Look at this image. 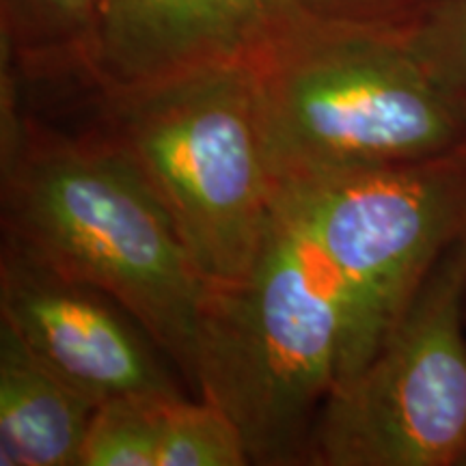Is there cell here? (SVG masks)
<instances>
[{
	"instance_id": "cell-1",
	"label": "cell",
	"mask_w": 466,
	"mask_h": 466,
	"mask_svg": "<svg viewBox=\"0 0 466 466\" xmlns=\"http://www.w3.org/2000/svg\"><path fill=\"white\" fill-rule=\"evenodd\" d=\"M5 236L119 302L197 391L208 283L167 208L108 138L22 121L0 145Z\"/></svg>"
},
{
	"instance_id": "cell-2",
	"label": "cell",
	"mask_w": 466,
	"mask_h": 466,
	"mask_svg": "<svg viewBox=\"0 0 466 466\" xmlns=\"http://www.w3.org/2000/svg\"><path fill=\"white\" fill-rule=\"evenodd\" d=\"M341 291L313 227L305 184L281 182L253 270L209 289L199 330L197 393L238 423L250 464H307L337 384Z\"/></svg>"
},
{
	"instance_id": "cell-3",
	"label": "cell",
	"mask_w": 466,
	"mask_h": 466,
	"mask_svg": "<svg viewBox=\"0 0 466 466\" xmlns=\"http://www.w3.org/2000/svg\"><path fill=\"white\" fill-rule=\"evenodd\" d=\"M248 66L279 182L466 154V100L419 56L408 28H319Z\"/></svg>"
},
{
	"instance_id": "cell-4",
	"label": "cell",
	"mask_w": 466,
	"mask_h": 466,
	"mask_svg": "<svg viewBox=\"0 0 466 466\" xmlns=\"http://www.w3.org/2000/svg\"><path fill=\"white\" fill-rule=\"evenodd\" d=\"M104 132L147 179L209 289L253 270L281 188L261 134L248 63L100 89Z\"/></svg>"
},
{
	"instance_id": "cell-5",
	"label": "cell",
	"mask_w": 466,
	"mask_h": 466,
	"mask_svg": "<svg viewBox=\"0 0 466 466\" xmlns=\"http://www.w3.org/2000/svg\"><path fill=\"white\" fill-rule=\"evenodd\" d=\"M466 453V231L376 357L324 401L307 464L460 466Z\"/></svg>"
},
{
	"instance_id": "cell-6",
	"label": "cell",
	"mask_w": 466,
	"mask_h": 466,
	"mask_svg": "<svg viewBox=\"0 0 466 466\" xmlns=\"http://www.w3.org/2000/svg\"><path fill=\"white\" fill-rule=\"evenodd\" d=\"M299 182L341 291L337 389L376 357L466 231V154Z\"/></svg>"
},
{
	"instance_id": "cell-7",
	"label": "cell",
	"mask_w": 466,
	"mask_h": 466,
	"mask_svg": "<svg viewBox=\"0 0 466 466\" xmlns=\"http://www.w3.org/2000/svg\"><path fill=\"white\" fill-rule=\"evenodd\" d=\"M428 0H102L93 85L126 89L218 63H250L296 35L408 28Z\"/></svg>"
},
{
	"instance_id": "cell-8",
	"label": "cell",
	"mask_w": 466,
	"mask_h": 466,
	"mask_svg": "<svg viewBox=\"0 0 466 466\" xmlns=\"http://www.w3.org/2000/svg\"><path fill=\"white\" fill-rule=\"evenodd\" d=\"M0 322L97 406L121 395H184L158 343L104 291L5 236Z\"/></svg>"
},
{
	"instance_id": "cell-9",
	"label": "cell",
	"mask_w": 466,
	"mask_h": 466,
	"mask_svg": "<svg viewBox=\"0 0 466 466\" xmlns=\"http://www.w3.org/2000/svg\"><path fill=\"white\" fill-rule=\"evenodd\" d=\"M96 408L0 322V464L80 466Z\"/></svg>"
},
{
	"instance_id": "cell-10",
	"label": "cell",
	"mask_w": 466,
	"mask_h": 466,
	"mask_svg": "<svg viewBox=\"0 0 466 466\" xmlns=\"http://www.w3.org/2000/svg\"><path fill=\"white\" fill-rule=\"evenodd\" d=\"M100 17L102 0H0V50L25 74L93 83Z\"/></svg>"
},
{
	"instance_id": "cell-11",
	"label": "cell",
	"mask_w": 466,
	"mask_h": 466,
	"mask_svg": "<svg viewBox=\"0 0 466 466\" xmlns=\"http://www.w3.org/2000/svg\"><path fill=\"white\" fill-rule=\"evenodd\" d=\"M247 442L229 412L217 401L175 395L162 415L158 466H244Z\"/></svg>"
},
{
	"instance_id": "cell-12",
	"label": "cell",
	"mask_w": 466,
	"mask_h": 466,
	"mask_svg": "<svg viewBox=\"0 0 466 466\" xmlns=\"http://www.w3.org/2000/svg\"><path fill=\"white\" fill-rule=\"evenodd\" d=\"M175 395H121L93 412L80 466H158L162 415Z\"/></svg>"
},
{
	"instance_id": "cell-13",
	"label": "cell",
	"mask_w": 466,
	"mask_h": 466,
	"mask_svg": "<svg viewBox=\"0 0 466 466\" xmlns=\"http://www.w3.org/2000/svg\"><path fill=\"white\" fill-rule=\"evenodd\" d=\"M419 56L466 100V0H428L408 26Z\"/></svg>"
},
{
	"instance_id": "cell-14",
	"label": "cell",
	"mask_w": 466,
	"mask_h": 466,
	"mask_svg": "<svg viewBox=\"0 0 466 466\" xmlns=\"http://www.w3.org/2000/svg\"><path fill=\"white\" fill-rule=\"evenodd\" d=\"M460 466H466V453H464V458H462V462H460Z\"/></svg>"
}]
</instances>
